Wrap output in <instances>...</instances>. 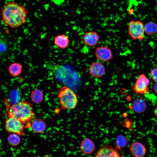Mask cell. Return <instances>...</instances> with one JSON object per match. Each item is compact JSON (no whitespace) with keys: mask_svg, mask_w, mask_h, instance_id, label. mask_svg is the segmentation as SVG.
<instances>
[{"mask_svg":"<svg viewBox=\"0 0 157 157\" xmlns=\"http://www.w3.org/2000/svg\"><path fill=\"white\" fill-rule=\"evenodd\" d=\"M6 114L8 117H14L18 119L27 129L31 128V122L36 115L32 104L25 101H21L11 105Z\"/></svg>","mask_w":157,"mask_h":157,"instance_id":"obj_2","label":"cell"},{"mask_svg":"<svg viewBox=\"0 0 157 157\" xmlns=\"http://www.w3.org/2000/svg\"><path fill=\"white\" fill-rule=\"evenodd\" d=\"M94 54L96 58L101 61L108 62L113 58L111 50L106 46L97 47L94 50Z\"/></svg>","mask_w":157,"mask_h":157,"instance_id":"obj_8","label":"cell"},{"mask_svg":"<svg viewBox=\"0 0 157 157\" xmlns=\"http://www.w3.org/2000/svg\"><path fill=\"white\" fill-rule=\"evenodd\" d=\"M89 72L92 77L99 78L103 76L105 74L106 69L104 65L98 62L92 63L89 68Z\"/></svg>","mask_w":157,"mask_h":157,"instance_id":"obj_9","label":"cell"},{"mask_svg":"<svg viewBox=\"0 0 157 157\" xmlns=\"http://www.w3.org/2000/svg\"><path fill=\"white\" fill-rule=\"evenodd\" d=\"M7 141L10 145L16 146L18 145L20 143L21 138L19 135L12 133L8 136Z\"/></svg>","mask_w":157,"mask_h":157,"instance_id":"obj_21","label":"cell"},{"mask_svg":"<svg viewBox=\"0 0 157 157\" xmlns=\"http://www.w3.org/2000/svg\"><path fill=\"white\" fill-rule=\"evenodd\" d=\"M153 89L155 93L157 95V82H155L154 85Z\"/></svg>","mask_w":157,"mask_h":157,"instance_id":"obj_23","label":"cell"},{"mask_svg":"<svg viewBox=\"0 0 157 157\" xmlns=\"http://www.w3.org/2000/svg\"><path fill=\"white\" fill-rule=\"evenodd\" d=\"M46 127V123L42 119L35 118L31 122V128L34 132L40 133L45 131Z\"/></svg>","mask_w":157,"mask_h":157,"instance_id":"obj_14","label":"cell"},{"mask_svg":"<svg viewBox=\"0 0 157 157\" xmlns=\"http://www.w3.org/2000/svg\"><path fill=\"white\" fill-rule=\"evenodd\" d=\"M5 129L8 132L22 136L25 133V126L22 123L14 117H8L6 120Z\"/></svg>","mask_w":157,"mask_h":157,"instance_id":"obj_5","label":"cell"},{"mask_svg":"<svg viewBox=\"0 0 157 157\" xmlns=\"http://www.w3.org/2000/svg\"><path fill=\"white\" fill-rule=\"evenodd\" d=\"M115 142L116 148L119 150H121V149L124 148L127 145L128 141L126 136L120 134L118 135L116 138Z\"/></svg>","mask_w":157,"mask_h":157,"instance_id":"obj_19","label":"cell"},{"mask_svg":"<svg viewBox=\"0 0 157 157\" xmlns=\"http://www.w3.org/2000/svg\"><path fill=\"white\" fill-rule=\"evenodd\" d=\"M30 97L33 103L38 104L42 101L44 98V95L41 90L39 89H36L31 91Z\"/></svg>","mask_w":157,"mask_h":157,"instance_id":"obj_18","label":"cell"},{"mask_svg":"<svg viewBox=\"0 0 157 157\" xmlns=\"http://www.w3.org/2000/svg\"><path fill=\"white\" fill-rule=\"evenodd\" d=\"M147 108V104L145 101L143 99L140 98L135 99L130 106V108L138 113H143Z\"/></svg>","mask_w":157,"mask_h":157,"instance_id":"obj_13","label":"cell"},{"mask_svg":"<svg viewBox=\"0 0 157 157\" xmlns=\"http://www.w3.org/2000/svg\"><path fill=\"white\" fill-rule=\"evenodd\" d=\"M144 31L148 36H153L157 33V24L156 23L150 21L144 25Z\"/></svg>","mask_w":157,"mask_h":157,"instance_id":"obj_17","label":"cell"},{"mask_svg":"<svg viewBox=\"0 0 157 157\" xmlns=\"http://www.w3.org/2000/svg\"><path fill=\"white\" fill-rule=\"evenodd\" d=\"M157 56V54L156 55Z\"/></svg>","mask_w":157,"mask_h":157,"instance_id":"obj_25","label":"cell"},{"mask_svg":"<svg viewBox=\"0 0 157 157\" xmlns=\"http://www.w3.org/2000/svg\"><path fill=\"white\" fill-rule=\"evenodd\" d=\"M128 32L133 40H142L145 34L144 25L140 21L131 20L129 23Z\"/></svg>","mask_w":157,"mask_h":157,"instance_id":"obj_4","label":"cell"},{"mask_svg":"<svg viewBox=\"0 0 157 157\" xmlns=\"http://www.w3.org/2000/svg\"><path fill=\"white\" fill-rule=\"evenodd\" d=\"M151 78L155 82H157V67L152 69L150 72Z\"/></svg>","mask_w":157,"mask_h":157,"instance_id":"obj_22","label":"cell"},{"mask_svg":"<svg viewBox=\"0 0 157 157\" xmlns=\"http://www.w3.org/2000/svg\"><path fill=\"white\" fill-rule=\"evenodd\" d=\"M54 42L55 44L58 47L65 49L68 47L69 40L68 37L66 34H63L55 36Z\"/></svg>","mask_w":157,"mask_h":157,"instance_id":"obj_15","label":"cell"},{"mask_svg":"<svg viewBox=\"0 0 157 157\" xmlns=\"http://www.w3.org/2000/svg\"><path fill=\"white\" fill-rule=\"evenodd\" d=\"M130 151L134 157H143L145 155L147 152L144 145L138 142L132 144L130 147Z\"/></svg>","mask_w":157,"mask_h":157,"instance_id":"obj_10","label":"cell"},{"mask_svg":"<svg viewBox=\"0 0 157 157\" xmlns=\"http://www.w3.org/2000/svg\"><path fill=\"white\" fill-rule=\"evenodd\" d=\"M154 113L155 117L157 118V105L154 108Z\"/></svg>","mask_w":157,"mask_h":157,"instance_id":"obj_24","label":"cell"},{"mask_svg":"<svg viewBox=\"0 0 157 157\" xmlns=\"http://www.w3.org/2000/svg\"><path fill=\"white\" fill-rule=\"evenodd\" d=\"M93 157H121L119 150L106 144L100 147Z\"/></svg>","mask_w":157,"mask_h":157,"instance_id":"obj_7","label":"cell"},{"mask_svg":"<svg viewBox=\"0 0 157 157\" xmlns=\"http://www.w3.org/2000/svg\"><path fill=\"white\" fill-rule=\"evenodd\" d=\"M57 98L61 108L66 110H72L77 106L78 100L77 94L69 87L63 86L59 90Z\"/></svg>","mask_w":157,"mask_h":157,"instance_id":"obj_3","label":"cell"},{"mask_svg":"<svg viewBox=\"0 0 157 157\" xmlns=\"http://www.w3.org/2000/svg\"><path fill=\"white\" fill-rule=\"evenodd\" d=\"M22 70V67L19 63L14 62L10 65L8 71L10 74L13 76H17L19 75Z\"/></svg>","mask_w":157,"mask_h":157,"instance_id":"obj_16","label":"cell"},{"mask_svg":"<svg viewBox=\"0 0 157 157\" xmlns=\"http://www.w3.org/2000/svg\"><path fill=\"white\" fill-rule=\"evenodd\" d=\"M99 38V34L97 32L90 31L85 33L83 37V40L85 44L92 47L97 44Z\"/></svg>","mask_w":157,"mask_h":157,"instance_id":"obj_11","label":"cell"},{"mask_svg":"<svg viewBox=\"0 0 157 157\" xmlns=\"http://www.w3.org/2000/svg\"><path fill=\"white\" fill-rule=\"evenodd\" d=\"M80 148L81 151L85 155H90L94 151L95 145L94 142L91 139L86 138L81 142Z\"/></svg>","mask_w":157,"mask_h":157,"instance_id":"obj_12","label":"cell"},{"mask_svg":"<svg viewBox=\"0 0 157 157\" xmlns=\"http://www.w3.org/2000/svg\"><path fill=\"white\" fill-rule=\"evenodd\" d=\"M28 11L27 8L13 1L6 3L1 12L3 23L12 28H17L25 24L27 21Z\"/></svg>","mask_w":157,"mask_h":157,"instance_id":"obj_1","label":"cell"},{"mask_svg":"<svg viewBox=\"0 0 157 157\" xmlns=\"http://www.w3.org/2000/svg\"><path fill=\"white\" fill-rule=\"evenodd\" d=\"M149 79L144 74H141L138 76L133 87V89L136 93L145 94L149 92Z\"/></svg>","mask_w":157,"mask_h":157,"instance_id":"obj_6","label":"cell"},{"mask_svg":"<svg viewBox=\"0 0 157 157\" xmlns=\"http://www.w3.org/2000/svg\"><path fill=\"white\" fill-rule=\"evenodd\" d=\"M8 43L6 37L0 36V57L5 56L8 51Z\"/></svg>","mask_w":157,"mask_h":157,"instance_id":"obj_20","label":"cell"}]
</instances>
